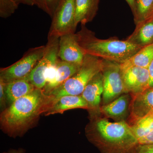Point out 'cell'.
<instances>
[{"instance_id":"obj_1","label":"cell","mask_w":153,"mask_h":153,"mask_svg":"<svg viewBox=\"0 0 153 153\" xmlns=\"http://www.w3.org/2000/svg\"><path fill=\"white\" fill-rule=\"evenodd\" d=\"M53 100V97L43 89L35 88L2 111L0 116L1 129L11 137L23 136L36 123L40 115L48 111Z\"/></svg>"},{"instance_id":"obj_2","label":"cell","mask_w":153,"mask_h":153,"mask_svg":"<svg viewBox=\"0 0 153 153\" xmlns=\"http://www.w3.org/2000/svg\"><path fill=\"white\" fill-rule=\"evenodd\" d=\"M95 129L88 132L87 137L102 153H132L139 145L131 126L124 121L101 119L96 122Z\"/></svg>"},{"instance_id":"obj_3","label":"cell","mask_w":153,"mask_h":153,"mask_svg":"<svg viewBox=\"0 0 153 153\" xmlns=\"http://www.w3.org/2000/svg\"><path fill=\"white\" fill-rule=\"evenodd\" d=\"M81 25V30L76 33V38L85 54L122 64L142 48L127 40L123 41L115 38L99 39L85 25Z\"/></svg>"},{"instance_id":"obj_4","label":"cell","mask_w":153,"mask_h":153,"mask_svg":"<svg viewBox=\"0 0 153 153\" xmlns=\"http://www.w3.org/2000/svg\"><path fill=\"white\" fill-rule=\"evenodd\" d=\"M103 65V59L85 54L79 70L48 95L54 98L64 95H81L89 81L102 71Z\"/></svg>"},{"instance_id":"obj_5","label":"cell","mask_w":153,"mask_h":153,"mask_svg":"<svg viewBox=\"0 0 153 153\" xmlns=\"http://www.w3.org/2000/svg\"><path fill=\"white\" fill-rule=\"evenodd\" d=\"M45 46L33 47L11 66L0 69V79L4 83L27 78L43 57Z\"/></svg>"},{"instance_id":"obj_6","label":"cell","mask_w":153,"mask_h":153,"mask_svg":"<svg viewBox=\"0 0 153 153\" xmlns=\"http://www.w3.org/2000/svg\"><path fill=\"white\" fill-rule=\"evenodd\" d=\"M75 0H59L52 16L48 37L75 33Z\"/></svg>"},{"instance_id":"obj_7","label":"cell","mask_w":153,"mask_h":153,"mask_svg":"<svg viewBox=\"0 0 153 153\" xmlns=\"http://www.w3.org/2000/svg\"><path fill=\"white\" fill-rule=\"evenodd\" d=\"M120 64L104 60L102 72L103 92L102 102L106 105L123 93H127L124 84Z\"/></svg>"},{"instance_id":"obj_8","label":"cell","mask_w":153,"mask_h":153,"mask_svg":"<svg viewBox=\"0 0 153 153\" xmlns=\"http://www.w3.org/2000/svg\"><path fill=\"white\" fill-rule=\"evenodd\" d=\"M59 42L58 37H48L44 55L28 76L29 81L36 88L43 89L45 87L47 71L59 59Z\"/></svg>"},{"instance_id":"obj_9","label":"cell","mask_w":153,"mask_h":153,"mask_svg":"<svg viewBox=\"0 0 153 153\" xmlns=\"http://www.w3.org/2000/svg\"><path fill=\"white\" fill-rule=\"evenodd\" d=\"M123 79L127 92L132 95L141 93L149 88L148 68L129 66L121 68Z\"/></svg>"},{"instance_id":"obj_10","label":"cell","mask_w":153,"mask_h":153,"mask_svg":"<svg viewBox=\"0 0 153 153\" xmlns=\"http://www.w3.org/2000/svg\"><path fill=\"white\" fill-rule=\"evenodd\" d=\"M85 55L78 44L75 33L66 34L59 38L58 56L60 60L81 65Z\"/></svg>"},{"instance_id":"obj_11","label":"cell","mask_w":153,"mask_h":153,"mask_svg":"<svg viewBox=\"0 0 153 153\" xmlns=\"http://www.w3.org/2000/svg\"><path fill=\"white\" fill-rule=\"evenodd\" d=\"M132 95L129 105V120L131 124L130 125L146 116L153 113V87Z\"/></svg>"},{"instance_id":"obj_12","label":"cell","mask_w":153,"mask_h":153,"mask_svg":"<svg viewBox=\"0 0 153 153\" xmlns=\"http://www.w3.org/2000/svg\"><path fill=\"white\" fill-rule=\"evenodd\" d=\"M103 92V75L101 71L89 81L81 94L87 103L88 110L100 109V105Z\"/></svg>"},{"instance_id":"obj_13","label":"cell","mask_w":153,"mask_h":153,"mask_svg":"<svg viewBox=\"0 0 153 153\" xmlns=\"http://www.w3.org/2000/svg\"><path fill=\"white\" fill-rule=\"evenodd\" d=\"M83 108L88 109V106L85 100L81 95L63 96L58 98H54L45 116L63 114L68 110Z\"/></svg>"},{"instance_id":"obj_14","label":"cell","mask_w":153,"mask_h":153,"mask_svg":"<svg viewBox=\"0 0 153 153\" xmlns=\"http://www.w3.org/2000/svg\"><path fill=\"white\" fill-rule=\"evenodd\" d=\"M81 65H77L58 59L56 63V71L54 78L43 88L44 92L48 94L53 90L63 84L79 70Z\"/></svg>"},{"instance_id":"obj_15","label":"cell","mask_w":153,"mask_h":153,"mask_svg":"<svg viewBox=\"0 0 153 153\" xmlns=\"http://www.w3.org/2000/svg\"><path fill=\"white\" fill-rule=\"evenodd\" d=\"M100 0H75V25H86L97 14Z\"/></svg>"},{"instance_id":"obj_16","label":"cell","mask_w":153,"mask_h":153,"mask_svg":"<svg viewBox=\"0 0 153 153\" xmlns=\"http://www.w3.org/2000/svg\"><path fill=\"white\" fill-rule=\"evenodd\" d=\"M130 104L128 94H122L108 104L102 105L100 110L107 117L119 120L126 116Z\"/></svg>"},{"instance_id":"obj_17","label":"cell","mask_w":153,"mask_h":153,"mask_svg":"<svg viewBox=\"0 0 153 153\" xmlns=\"http://www.w3.org/2000/svg\"><path fill=\"white\" fill-rule=\"evenodd\" d=\"M126 40L140 48L152 44L153 19L136 25L135 30Z\"/></svg>"},{"instance_id":"obj_18","label":"cell","mask_w":153,"mask_h":153,"mask_svg":"<svg viewBox=\"0 0 153 153\" xmlns=\"http://www.w3.org/2000/svg\"><path fill=\"white\" fill-rule=\"evenodd\" d=\"M5 88L7 100L11 104L18 99L32 92L36 88L29 81L27 77L6 83Z\"/></svg>"},{"instance_id":"obj_19","label":"cell","mask_w":153,"mask_h":153,"mask_svg":"<svg viewBox=\"0 0 153 153\" xmlns=\"http://www.w3.org/2000/svg\"><path fill=\"white\" fill-rule=\"evenodd\" d=\"M153 60V43L143 47L130 59L120 64V68L138 66L148 68Z\"/></svg>"},{"instance_id":"obj_20","label":"cell","mask_w":153,"mask_h":153,"mask_svg":"<svg viewBox=\"0 0 153 153\" xmlns=\"http://www.w3.org/2000/svg\"><path fill=\"white\" fill-rule=\"evenodd\" d=\"M130 126L139 142L153 131V113L142 118Z\"/></svg>"},{"instance_id":"obj_21","label":"cell","mask_w":153,"mask_h":153,"mask_svg":"<svg viewBox=\"0 0 153 153\" xmlns=\"http://www.w3.org/2000/svg\"><path fill=\"white\" fill-rule=\"evenodd\" d=\"M153 8V0H134V8L132 13L136 25L144 22Z\"/></svg>"},{"instance_id":"obj_22","label":"cell","mask_w":153,"mask_h":153,"mask_svg":"<svg viewBox=\"0 0 153 153\" xmlns=\"http://www.w3.org/2000/svg\"><path fill=\"white\" fill-rule=\"evenodd\" d=\"M19 6L14 0H0V17L7 19L11 16Z\"/></svg>"},{"instance_id":"obj_23","label":"cell","mask_w":153,"mask_h":153,"mask_svg":"<svg viewBox=\"0 0 153 153\" xmlns=\"http://www.w3.org/2000/svg\"><path fill=\"white\" fill-rule=\"evenodd\" d=\"M59 0H34L35 5L52 18Z\"/></svg>"},{"instance_id":"obj_24","label":"cell","mask_w":153,"mask_h":153,"mask_svg":"<svg viewBox=\"0 0 153 153\" xmlns=\"http://www.w3.org/2000/svg\"><path fill=\"white\" fill-rule=\"evenodd\" d=\"M5 83L3 82V80L0 79V105L1 108H3L6 106V100H7L6 95Z\"/></svg>"},{"instance_id":"obj_25","label":"cell","mask_w":153,"mask_h":153,"mask_svg":"<svg viewBox=\"0 0 153 153\" xmlns=\"http://www.w3.org/2000/svg\"><path fill=\"white\" fill-rule=\"evenodd\" d=\"M134 153H153V144L138 145Z\"/></svg>"},{"instance_id":"obj_26","label":"cell","mask_w":153,"mask_h":153,"mask_svg":"<svg viewBox=\"0 0 153 153\" xmlns=\"http://www.w3.org/2000/svg\"><path fill=\"white\" fill-rule=\"evenodd\" d=\"M138 144L140 145L153 144V131L149 135L139 141Z\"/></svg>"},{"instance_id":"obj_27","label":"cell","mask_w":153,"mask_h":153,"mask_svg":"<svg viewBox=\"0 0 153 153\" xmlns=\"http://www.w3.org/2000/svg\"><path fill=\"white\" fill-rule=\"evenodd\" d=\"M148 69L149 75L150 88L153 87V60L150 64Z\"/></svg>"},{"instance_id":"obj_28","label":"cell","mask_w":153,"mask_h":153,"mask_svg":"<svg viewBox=\"0 0 153 153\" xmlns=\"http://www.w3.org/2000/svg\"><path fill=\"white\" fill-rule=\"evenodd\" d=\"M14 1L19 5L21 4L30 6L35 5L34 0H14Z\"/></svg>"},{"instance_id":"obj_29","label":"cell","mask_w":153,"mask_h":153,"mask_svg":"<svg viewBox=\"0 0 153 153\" xmlns=\"http://www.w3.org/2000/svg\"><path fill=\"white\" fill-rule=\"evenodd\" d=\"M2 153H26V151L23 148H19L18 149H10L8 152Z\"/></svg>"},{"instance_id":"obj_30","label":"cell","mask_w":153,"mask_h":153,"mask_svg":"<svg viewBox=\"0 0 153 153\" xmlns=\"http://www.w3.org/2000/svg\"><path fill=\"white\" fill-rule=\"evenodd\" d=\"M126 1L130 7L132 12H134V0H126Z\"/></svg>"},{"instance_id":"obj_31","label":"cell","mask_w":153,"mask_h":153,"mask_svg":"<svg viewBox=\"0 0 153 153\" xmlns=\"http://www.w3.org/2000/svg\"><path fill=\"white\" fill-rule=\"evenodd\" d=\"M153 19V11L152 13H151L150 14L149 16V17H148L147 19H146L145 21H148V20H151V19ZM144 21V22H145Z\"/></svg>"},{"instance_id":"obj_32","label":"cell","mask_w":153,"mask_h":153,"mask_svg":"<svg viewBox=\"0 0 153 153\" xmlns=\"http://www.w3.org/2000/svg\"><path fill=\"white\" fill-rule=\"evenodd\" d=\"M153 11V9H152V12H151V13H152V11Z\"/></svg>"},{"instance_id":"obj_33","label":"cell","mask_w":153,"mask_h":153,"mask_svg":"<svg viewBox=\"0 0 153 153\" xmlns=\"http://www.w3.org/2000/svg\"><path fill=\"white\" fill-rule=\"evenodd\" d=\"M135 151V150H134ZM134 152L132 153H134Z\"/></svg>"}]
</instances>
